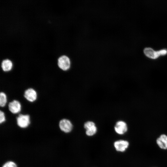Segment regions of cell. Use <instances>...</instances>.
Here are the masks:
<instances>
[{"mask_svg": "<svg viewBox=\"0 0 167 167\" xmlns=\"http://www.w3.org/2000/svg\"><path fill=\"white\" fill-rule=\"evenodd\" d=\"M15 119L18 126L22 128H27L31 123V117L28 114L19 113L16 116Z\"/></svg>", "mask_w": 167, "mask_h": 167, "instance_id": "obj_3", "label": "cell"}, {"mask_svg": "<svg viewBox=\"0 0 167 167\" xmlns=\"http://www.w3.org/2000/svg\"><path fill=\"white\" fill-rule=\"evenodd\" d=\"M7 105L9 111L13 114L17 115L21 112L22 104L21 103L17 100H14L8 102Z\"/></svg>", "mask_w": 167, "mask_h": 167, "instance_id": "obj_4", "label": "cell"}, {"mask_svg": "<svg viewBox=\"0 0 167 167\" xmlns=\"http://www.w3.org/2000/svg\"><path fill=\"white\" fill-rule=\"evenodd\" d=\"M114 129L118 134L120 135H123L127 131V125L125 121L119 120L116 123L114 126Z\"/></svg>", "mask_w": 167, "mask_h": 167, "instance_id": "obj_8", "label": "cell"}, {"mask_svg": "<svg viewBox=\"0 0 167 167\" xmlns=\"http://www.w3.org/2000/svg\"><path fill=\"white\" fill-rule=\"evenodd\" d=\"M23 96L28 102L33 103L37 100L38 95L37 92L35 89L33 88H30L25 90Z\"/></svg>", "mask_w": 167, "mask_h": 167, "instance_id": "obj_5", "label": "cell"}, {"mask_svg": "<svg viewBox=\"0 0 167 167\" xmlns=\"http://www.w3.org/2000/svg\"><path fill=\"white\" fill-rule=\"evenodd\" d=\"M8 102V97L6 94L3 92H0V106L3 108L6 106Z\"/></svg>", "mask_w": 167, "mask_h": 167, "instance_id": "obj_12", "label": "cell"}, {"mask_svg": "<svg viewBox=\"0 0 167 167\" xmlns=\"http://www.w3.org/2000/svg\"><path fill=\"white\" fill-rule=\"evenodd\" d=\"M57 65L61 70L66 72L69 70L71 67L72 62L70 57L63 54L59 56L57 59Z\"/></svg>", "mask_w": 167, "mask_h": 167, "instance_id": "obj_1", "label": "cell"}, {"mask_svg": "<svg viewBox=\"0 0 167 167\" xmlns=\"http://www.w3.org/2000/svg\"><path fill=\"white\" fill-rule=\"evenodd\" d=\"M143 53L147 57L152 59H156L160 56H164L167 54V49H163L155 50L150 47H146L143 49Z\"/></svg>", "mask_w": 167, "mask_h": 167, "instance_id": "obj_2", "label": "cell"}, {"mask_svg": "<svg viewBox=\"0 0 167 167\" xmlns=\"http://www.w3.org/2000/svg\"><path fill=\"white\" fill-rule=\"evenodd\" d=\"M13 67V62L9 59H4L1 62V67L4 72H8L11 71L12 70Z\"/></svg>", "mask_w": 167, "mask_h": 167, "instance_id": "obj_10", "label": "cell"}, {"mask_svg": "<svg viewBox=\"0 0 167 167\" xmlns=\"http://www.w3.org/2000/svg\"><path fill=\"white\" fill-rule=\"evenodd\" d=\"M59 127L61 131L66 133L70 132L73 129V125L68 119L63 118L59 122Z\"/></svg>", "mask_w": 167, "mask_h": 167, "instance_id": "obj_6", "label": "cell"}, {"mask_svg": "<svg viewBox=\"0 0 167 167\" xmlns=\"http://www.w3.org/2000/svg\"><path fill=\"white\" fill-rule=\"evenodd\" d=\"M84 127L86 130V134L88 136H92L96 134L97 128L95 123L93 121H88L84 124Z\"/></svg>", "mask_w": 167, "mask_h": 167, "instance_id": "obj_7", "label": "cell"}, {"mask_svg": "<svg viewBox=\"0 0 167 167\" xmlns=\"http://www.w3.org/2000/svg\"><path fill=\"white\" fill-rule=\"evenodd\" d=\"M129 142L126 140H119L115 141L114 146L116 150L118 152H123L128 148Z\"/></svg>", "mask_w": 167, "mask_h": 167, "instance_id": "obj_9", "label": "cell"}, {"mask_svg": "<svg viewBox=\"0 0 167 167\" xmlns=\"http://www.w3.org/2000/svg\"><path fill=\"white\" fill-rule=\"evenodd\" d=\"M6 115L5 112L3 110H0V124H2L6 122Z\"/></svg>", "mask_w": 167, "mask_h": 167, "instance_id": "obj_13", "label": "cell"}, {"mask_svg": "<svg viewBox=\"0 0 167 167\" xmlns=\"http://www.w3.org/2000/svg\"><path fill=\"white\" fill-rule=\"evenodd\" d=\"M156 143L159 147L162 149H167V136L161 135L157 139Z\"/></svg>", "mask_w": 167, "mask_h": 167, "instance_id": "obj_11", "label": "cell"}, {"mask_svg": "<svg viewBox=\"0 0 167 167\" xmlns=\"http://www.w3.org/2000/svg\"><path fill=\"white\" fill-rule=\"evenodd\" d=\"M2 167H17L16 164L12 161H8L5 163Z\"/></svg>", "mask_w": 167, "mask_h": 167, "instance_id": "obj_14", "label": "cell"}]
</instances>
